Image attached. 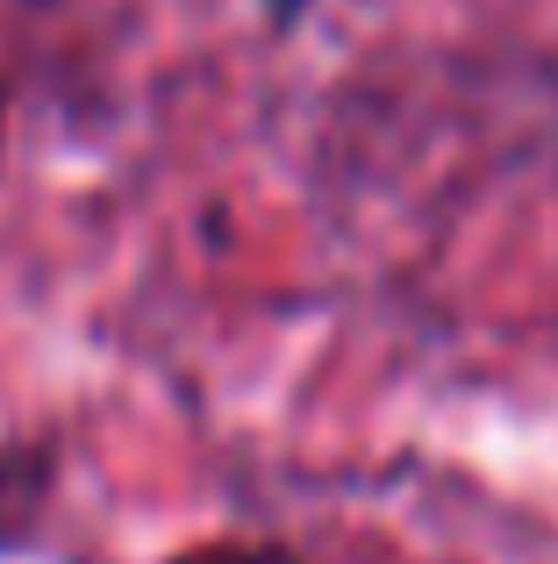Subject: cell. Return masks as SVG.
<instances>
[{"mask_svg": "<svg viewBox=\"0 0 558 564\" xmlns=\"http://www.w3.org/2000/svg\"><path fill=\"white\" fill-rule=\"evenodd\" d=\"M293 8H301V0H279V14H293Z\"/></svg>", "mask_w": 558, "mask_h": 564, "instance_id": "cell-2", "label": "cell"}, {"mask_svg": "<svg viewBox=\"0 0 558 564\" xmlns=\"http://www.w3.org/2000/svg\"><path fill=\"white\" fill-rule=\"evenodd\" d=\"M172 564H301V557L279 551V543H201V551H186Z\"/></svg>", "mask_w": 558, "mask_h": 564, "instance_id": "cell-1", "label": "cell"}]
</instances>
